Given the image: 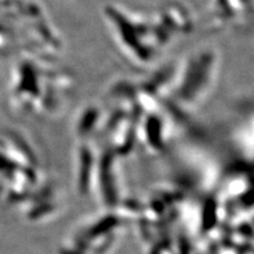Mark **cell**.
<instances>
[{
  "instance_id": "1",
  "label": "cell",
  "mask_w": 254,
  "mask_h": 254,
  "mask_svg": "<svg viewBox=\"0 0 254 254\" xmlns=\"http://www.w3.org/2000/svg\"><path fill=\"white\" fill-rule=\"evenodd\" d=\"M104 14L124 55L140 65L154 62L176 38L157 13L145 17L112 4L105 7Z\"/></svg>"
},
{
  "instance_id": "2",
  "label": "cell",
  "mask_w": 254,
  "mask_h": 254,
  "mask_svg": "<svg viewBox=\"0 0 254 254\" xmlns=\"http://www.w3.org/2000/svg\"><path fill=\"white\" fill-rule=\"evenodd\" d=\"M219 65L214 49L195 51L174 67L166 103L174 113L187 114L200 106L214 87Z\"/></svg>"
},
{
  "instance_id": "3",
  "label": "cell",
  "mask_w": 254,
  "mask_h": 254,
  "mask_svg": "<svg viewBox=\"0 0 254 254\" xmlns=\"http://www.w3.org/2000/svg\"><path fill=\"white\" fill-rule=\"evenodd\" d=\"M253 0H214V11L222 21H236L246 17Z\"/></svg>"
}]
</instances>
